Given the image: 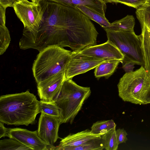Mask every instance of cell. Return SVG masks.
<instances>
[{
  "label": "cell",
  "instance_id": "22",
  "mask_svg": "<svg viewBox=\"0 0 150 150\" xmlns=\"http://www.w3.org/2000/svg\"><path fill=\"white\" fill-rule=\"evenodd\" d=\"M104 149L101 137L89 140L79 146L67 148L64 150H103Z\"/></svg>",
  "mask_w": 150,
  "mask_h": 150
},
{
  "label": "cell",
  "instance_id": "24",
  "mask_svg": "<svg viewBox=\"0 0 150 150\" xmlns=\"http://www.w3.org/2000/svg\"><path fill=\"white\" fill-rule=\"evenodd\" d=\"M39 105L40 112H42L60 117V110L54 101L46 102L41 100L39 101Z\"/></svg>",
  "mask_w": 150,
  "mask_h": 150
},
{
  "label": "cell",
  "instance_id": "14",
  "mask_svg": "<svg viewBox=\"0 0 150 150\" xmlns=\"http://www.w3.org/2000/svg\"><path fill=\"white\" fill-rule=\"evenodd\" d=\"M75 8L78 6H86L92 11L105 16L106 2L103 0H47Z\"/></svg>",
  "mask_w": 150,
  "mask_h": 150
},
{
  "label": "cell",
  "instance_id": "21",
  "mask_svg": "<svg viewBox=\"0 0 150 150\" xmlns=\"http://www.w3.org/2000/svg\"><path fill=\"white\" fill-rule=\"evenodd\" d=\"M116 126L112 119L98 121L93 124L91 131L94 134L102 135L109 130L116 128Z\"/></svg>",
  "mask_w": 150,
  "mask_h": 150
},
{
  "label": "cell",
  "instance_id": "10",
  "mask_svg": "<svg viewBox=\"0 0 150 150\" xmlns=\"http://www.w3.org/2000/svg\"><path fill=\"white\" fill-rule=\"evenodd\" d=\"M7 137L16 140L32 150H48L49 145L39 137L37 130L32 131L20 128L8 129Z\"/></svg>",
  "mask_w": 150,
  "mask_h": 150
},
{
  "label": "cell",
  "instance_id": "25",
  "mask_svg": "<svg viewBox=\"0 0 150 150\" xmlns=\"http://www.w3.org/2000/svg\"><path fill=\"white\" fill-rule=\"evenodd\" d=\"M11 40L9 31L5 26H0V55L3 54L9 46Z\"/></svg>",
  "mask_w": 150,
  "mask_h": 150
},
{
  "label": "cell",
  "instance_id": "6",
  "mask_svg": "<svg viewBox=\"0 0 150 150\" xmlns=\"http://www.w3.org/2000/svg\"><path fill=\"white\" fill-rule=\"evenodd\" d=\"M108 40L117 47L123 54L121 62L129 61L144 67V62L140 35L134 31H119L104 29Z\"/></svg>",
  "mask_w": 150,
  "mask_h": 150
},
{
  "label": "cell",
  "instance_id": "17",
  "mask_svg": "<svg viewBox=\"0 0 150 150\" xmlns=\"http://www.w3.org/2000/svg\"><path fill=\"white\" fill-rule=\"evenodd\" d=\"M75 8L81 12L90 19L99 24L104 29L108 28L110 27L111 23L105 16L94 12L84 6H78Z\"/></svg>",
  "mask_w": 150,
  "mask_h": 150
},
{
  "label": "cell",
  "instance_id": "19",
  "mask_svg": "<svg viewBox=\"0 0 150 150\" xmlns=\"http://www.w3.org/2000/svg\"><path fill=\"white\" fill-rule=\"evenodd\" d=\"M116 128L111 129L101 135L105 149L106 150H117L118 144L116 135Z\"/></svg>",
  "mask_w": 150,
  "mask_h": 150
},
{
  "label": "cell",
  "instance_id": "29",
  "mask_svg": "<svg viewBox=\"0 0 150 150\" xmlns=\"http://www.w3.org/2000/svg\"><path fill=\"white\" fill-rule=\"evenodd\" d=\"M6 9L0 5V26L6 25Z\"/></svg>",
  "mask_w": 150,
  "mask_h": 150
},
{
  "label": "cell",
  "instance_id": "8",
  "mask_svg": "<svg viewBox=\"0 0 150 150\" xmlns=\"http://www.w3.org/2000/svg\"><path fill=\"white\" fill-rule=\"evenodd\" d=\"M105 60L83 54L80 51L72 52L65 70L66 78L84 73L95 68Z\"/></svg>",
  "mask_w": 150,
  "mask_h": 150
},
{
  "label": "cell",
  "instance_id": "18",
  "mask_svg": "<svg viewBox=\"0 0 150 150\" xmlns=\"http://www.w3.org/2000/svg\"><path fill=\"white\" fill-rule=\"evenodd\" d=\"M135 24L134 17L128 15L121 19L111 23L108 28L115 30L134 31Z\"/></svg>",
  "mask_w": 150,
  "mask_h": 150
},
{
  "label": "cell",
  "instance_id": "34",
  "mask_svg": "<svg viewBox=\"0 0 150 150\" xmlns=\"http://www.w3.org/2000/svg\"><path fill=\"white\" fill-rule=\"evenodd\" d=\"M31 1L37 3H40L41 1H43V0H30Z\"/></svg>",
  "mask_w": 150,
  "mask_h": 150
},
{
  "label": "cell",
  "instance_id": "7",
  "mask_svg": "<svg viewBox=\"0 0 150 150\" xmlns=\"http://www.w3.org/2000/svg\"><path fill=\"white\" fill-rule=\"evenodd\" d=\"M24 28L31 33L38 30L42 20L43 12L41 4L28 0H18L13 7Z\"/></svg>",
  "mask_w": 150,
  "mask_h": 150
},
{
  "label": "cell",
  "instance_id": "9",
  "mask_svg": "<svg viewBox=\"0 0 150 150\" xmlns=\"http://www.w3.org/2000/svg\"><path fill=\"white\" fill-rule=\"evenodd\" d=\"M60 124L59 117L41 113L37 131L40 137L49 145L48 150L59 138L58 131Z\"/></svg>",
  "mask_w": 150,
  "mask_h": 150
},
{
  "label": "cell",
  "instance_id": "1",
  "mask_svg": "<svg viewBox=\"0 0 150 150\" xmlns=\"http://www.w3.org/2000/svg\"><path fill=\"white\" fill-rule=\"evenodd\" d=\"M42 20L35 33L24 28L19 45L21 49H33L39 52L47 47H69L80 51L97 45L98 34L94 25L77 9L53 1L43 0Z\"/></svg>",
  "mask_w": 150,
  "mask_h": 150
},
{
  "label": "cell",
  "instance_id": "30",
  "mask_svg": "<svg viewBox=\"0 0 150 150\" xmlns=\"http://www.w3.org/2000/svg\"><path fill=\"white\" fill-rule=\"evenodd\" d=\"M18 0H0V5L6 8L8 7H13L14 4Z\"/></svg>",
  "mask_w": 150,
  "mask_h": 150
},
{
  "label": "cell",
  "instance_id": "12",
  "mask_svg": "<svg viewBox=\"0 0 150 150\" xmlns=\"http://www.w3.org/2000/svg\"><path fill=\"white\" fill-rule=\"evenodd\" d=\"M65 79V70L37 84L38 94L40 100L53 101Z\"/></svg>",
  "mask_w": 150,
  "mask_h": 150
},
{
  "label": "cell",
  "instance_id": "16",
  "mask_svg": "<svg viewBox=\"0 0 150 150\" xmlns=\"http://www.w3.org/2000/svg\"><path fill=\"white\" fill-rule=\"evenodd\" d=\"M120 60L112 59L105 61L95 68L94 76L97 79L102 77L108 79L114 72L119 63Z\"/></svg>",
  "mask_w": 150,
  "mask_h": 150
},
{
  "label": "cell",
  "instance_id": "27",
  "mask_svg": "<svg viewBox=\"0 0 150 150\" xmlns=\"http://www.w3.org/2000/svg\"><path fill=\"white\" fill-rule=\"evenodd\" d=\"M116 134L118 142L119 144L125 143L128 140L127 134L124 129H118L116 130Z\"/></svg>",
  "mask_w": 150,
  "mask_h": 150
},
{
  "label": "cell",
  "instance_id": "31",
  "mask_svg": "<svg viewBox=\"0 0 150 150\" xmlns=\"http://www.w3.org/2000/svg\"><path fill=\"white\" fill-rule=\"evenodd\" d=\"M4 123L0 122V138L2 137H7V134L8 129L5 127L4 125Z\"/></svg>",
  "mask_w": 150,
  "mask_h": 150
},
{
  "label": "cell",
  "instance_id": "28",
  "mask_svg": "<svg viewBox=\"0 0 150 150\" xmlns=\"http://www.w3.org/2000/svg\"><path fill=\"white\" fill-rule=\"evenodd\" d=\"M122 67L125 73H128L133 71L135 64L129 61L122 62Z\"/></svg>",
  "mask_w": 150,
  "mask_h": 150
},
{
  "label": "cell",
  "instance_id": "4",
  "mask_svg": "<svg viewBox=\"0 0 150 150\" xmlns=\"http://www.w3.org/2000/svg\"><path fill=\"white\" fill-rule=\"evenodd\" d=\"M72 52L57 45L48 46L39 52L32 68L37 84L66 70Z\"/></svg>",
  "mask_w": 150,
  "mask_h": 150
},
{
  "label": "cell",
  "instance_id": "3",
  "mask_svg": "<svg viewBox=\"0 0 150 150\" xmlns=\"http://www.w3.org/2000/svg\"><path fill=\"white\" fill-rule=\"evenodd\" d=\"M91 93L90 87L80 86L72 79H65L53 100L60 110L61 124L73 123Z\"/></svg>",
  "mask_w": 150,
  "mask_h": 150
},
{
  "label": "cell",
  "instance_id": "11",
  "mask_svg": "<svg viewBox=\"0 0 150 150\" xmlns=\"http://www.w3.org/2000/svg\"><path fill=\"white\" fill-rule=\"evenodd\" d=\"M80 52L83 54L105 61L117 59L122 62L124 57L119 49L108 40L101 44L86 47Z\"/></svg>",
  "mask_w": 150,
  "mask_h": 150
},
{
  "label": "cell",
  "instance_id": "2",
  "mask_svg": "<svg viewBox=\"0 0 150 150\" xmlns=\"http://www.w3.org/2000/svg\"><path fill=\"white\" fill-rule=\"evenodd\" d=\"M39 102L29 90L1 96L0 122L16 126L33 124L40 113Z\"/></svg>",
  "mask_w": 150,
  "mask_h": 150
},
{
  "label": "cell",
  "instance_id": "13",
  "mask_svg": "<svg viewBox=\"0 0 150 150\" xmlns=\"http://www.w3.org/2000/svg\"><path fill=\"white\" fill-rule=\"evenodd\" d=\"M101 135L94 134L88 129L75 134H70L61 139L58 146H54L51 148L50 150H64L67 148L79 146L89 140L100 138Z\"/></svg>",
  "mask_w": 150,
  "mask_h": 150
},
{
  "label": "cell",
  "instance_id": "5",
  "mask_svg": "<svg viewBox=\"0 0 150 150\" xmlns=\"http://www.w3.org/2000/svg\"><path fill=\"white\" fill-rule=\"evenodd\" d=\"M118 95L125 102L146 104L150 92V77L144 67H141L132 72L125 73L117 84Z\"/></svg>",
  "mask_w": 150,
  "mask_h": 150
},
{
  "label": "cell",
  "instance_id": "20",
  "mask_svg": "<svg viewBox=\"0 0 150 150\" xmlns=\"http://www.w3.org/2000/svg\"><path fill=\"white\" fill-rule=\"evenodd\" d=\"M136 14L140 24L145 25L150 30V0L137 9Z\"/></svg>",
  "mask_w": 150,
  "mask_h": 150
},
{
  "label": "cell",
  "instance_id": "32",
  "mask_svg": "<svg viewBox=\"0 0 150 150\" xmlns=\"http://www.w3.org/2000/svg\"><path fill=\"white\" fill-rule=\"evenodd\" d=\"M105 2L110 3H117L118 0H104Z\"/></svg>",
  "mask_w": 150,
  "mask_h": 150
},
{
  "label": "cell",
  "instance_id": "23",
  "mask_svg": "<svg viewBox=\"0 0 150 150\" xmlns=\"http://www.w3.org/2000/svg\"><path fill=\"white\" fill-rule=\"evenodd\" d=\"M32 150L18 141L12 138L0 141V150Z\"/></svg>",
  "mask_w": 150,
  "mask_h": 150
},
{
  "label": "cell",
  "instance_id": "26",
  "mask_svg": "<svg viewBox=\"0 0 150 150\" xmlns=\"http://www.w3.org/2000/svg\"><path fill=\"white\" fill-rule=\"evenodd\" d=\"M146 0H118L117 3H120L136 9L142 5Z\"/></svg>",
  "mask_w": 150,
  "mask_h": 150
},
{
  "label": "cell",
  "instance_id": "33",
  "mask_svg": "<svg viewBox=\"0 0 150 150\" xmlns=\"http://www.w3.org/2000/svg\"><path fill=\"white\" fill-rule=\"evenodd\" d=\"M150 103V92L149 93L146 98V104Z\"/></svg>",
  "mask_w": 150,
  "mask_h": 150
},
{
  "label": "cell",
  "instance_id": "15",
  "mask_svg": "<svg viewBox=\"0 0 150 150\" xmlns=\"http://www.w3.org/2000/svg\"><path fill=\"white\" fill-rule=\"evenodd\" d=\"M142 33L139 35L142 44L144 67L150 77V30L144 24H141Z\"/></svg>",
  "mask_w": 150,
  "mask_h": 150
}]
</instances>
